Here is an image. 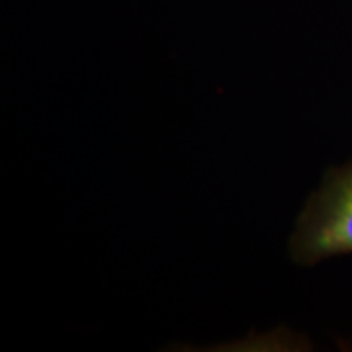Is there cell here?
<instances>
[{"label":"cell","mask_w":352,"mask_h":352,"mask_svg":"<svg viewBox=\"0 0 352 352\" xmlns=\"http://www.w3.org/2000/svg\"><path fill=\"white\" fill-rule=\"evenodd\" d=\"M290 253L303 266L352 253V164L329 170L308 199L290 240Z\"/></svg>","instance_id":"1"}]
</instances>
